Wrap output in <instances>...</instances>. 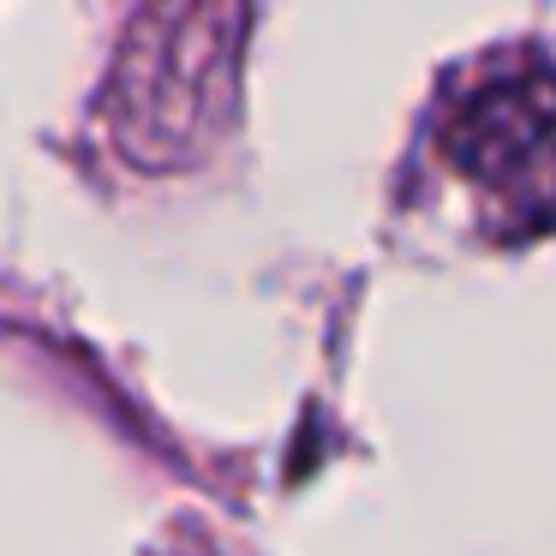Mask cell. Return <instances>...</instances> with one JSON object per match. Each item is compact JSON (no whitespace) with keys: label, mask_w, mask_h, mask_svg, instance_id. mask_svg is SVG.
<instances>
[{"label":"cell","mask_w":556,"mask_h":556,"mask_svg":"<svg viewBox=\"0 0 556 556\" xmlns=\"http://www.w3.org/2000/svg\"><path fill=\"white\" fill-rule=\"evenodd\" d=\"M245 0H144L102 90V121L138 168H186L240 97Z\"/></svg>","instance_id":"obj_1"},{"label":"cell","mask_w":556,"mask_h":556,"mask_svg":"<svg viewBox=\"0 0 556 556\" xmlns=\"http://www.w3.org/2000/svg\"><path fill=\"white\" fill-rule=\"evenodd\" d=\"M443 150L467 180L503 192L515 204L556 198V78L503 73L479 85L448 121Z\"/></svg>","instance_id":"obj_2"}]
</instances>
